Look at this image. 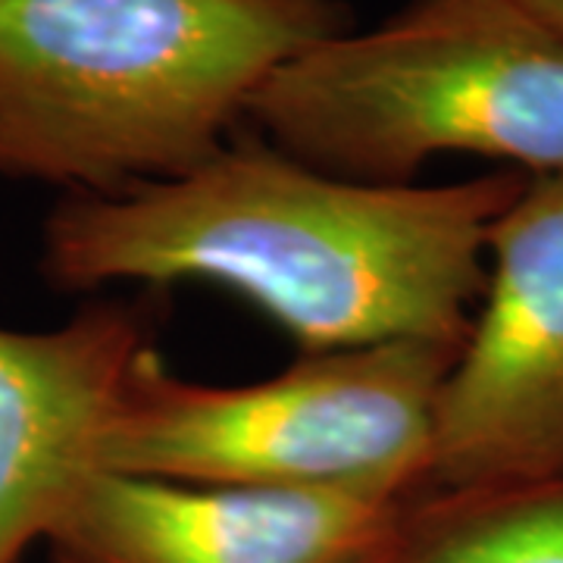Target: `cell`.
<instances>
[{"label": "cell", "mask_w": 563, "mask_h": 563, "mask_svg": "<svg viewBox=\"0 0 563 563\" xmlns=\"http://www.w3.org/2000/svg\"><path fill=\"white\" fill-rule=\"evenodd\" d=\"M523 185L517 169L451 185L342 179L235 132L173 179L63 195L44 222L41 273L63 291L220 285L307 354L463 342L488 232Z\"/></svg>", "instance_id": "1"}, {"label": "cell", "mask_w": 563, "mask_h": 563, "mask_svg": "<svg viewBox=\"0 0 563 563\" xmlns=\"http://www.w3.org/2000/svg\"><path fill=\"white\" fill-rule=\"evenodd\" d=\"M344 0H0V181L117 195L213 157Z\"/></svg>", "instance_id": "2"}, {"label": "cell", "mask_w": 563, "mask_h": 563, "mask_svg": "<svg viewBox=\"0 0 563 563\" xmlns=\"http://www.w3.org/2000/svg\"><path fill=\"white\" fill-rule=\"evenodd\" d=\"M244 122L313 169L373 185L417 181L442 154L563 173V35L523 0H404L282 63Z\"/></svg>", "instance_id": "3"}, {"label": "cell", "mask_w": 563, "mask_h": 563, "mask_svg": "<svg viewBox=\"0 0 563 563\" xmlns=\"http://www.w3.org/2000/svg\"><path fill=\"white\" fill-rule=\"evenodd\" d=\"M461 344L404 339L303 354L251 385L181 379L147 347L103 470L181 485L413 498L432 488L435 413Z\"/></svg>", "instance_id": "4"}, {"label": "cell", "mask_w": 563, "mask_h": 563, "mask_svg": "<svg viewBox=\"0 0 563 563\" xmlns=\"http://www.w3.org/2000/svg\"><path fill=\"white\" fill-rule=\"evenodd\" d=\"M488 254L483 310L439 398L432 488L563 479V173L526 179Z\"/></svg>", "instance_id": "5"}, {"label": "cell", "mask_w": 563, "mask_h": 563, "mask_svg": "<svg viewBox=\"0 0 563 563\" xmlns=\"http://www.w3.org/2000/svg\"><path fill=\"white\" fill-rule=\"evenodd\" d=\"M407 504L101 470L54 526L47 548L54 563H366Z\"/></svg>", "instance_id": "6"}, {"label": "cell", "mask_w": 563, "mask_h": 563, "mask_svg": "<svg viewBox=\"0 0 563 563\" xmlns=\"http://www.w3.org/2000/svg\"><path fill=\"white\" fill-rule=\"evenodd\" d=\"M154 347L135 303L103 301L41 332L0 325V563H20L103 470L139 357Z\"/></svg>", "instance_id": "7"}, {"label": "cell", "mask_w": 563, "mask_h": 563, "mask_svg": "<svg viewBox=\"0 0 563 563\" xmlns=\"http://www.w3.org/2000/svg\"><path fill=\"white\" fill-rule=\"evenodd\" d=\"M366 563H563V479L426 488Z\"/></svg>", "instance_id": "8"}, {"label": "cell", "mask_w": 563, "mask_h": 563, "mask_svg": "<svg viewBox=\"0 0 563 563\" xmlns=\"http://www.w3.org/2000/svg\"><path fill=\"white\" fill-rule=\"evenodd\" d=\"M526 7L539 16L542 22H548L554 32L563 35V0H523Z\"/></svg>", "instance_id": "9"}]
</instances>
